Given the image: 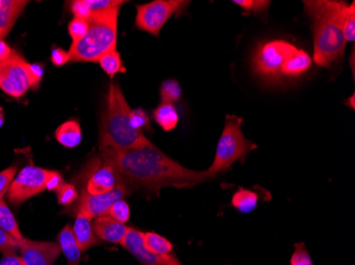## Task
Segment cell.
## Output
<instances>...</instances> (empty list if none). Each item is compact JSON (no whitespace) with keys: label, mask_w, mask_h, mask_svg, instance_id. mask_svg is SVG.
<instances>
[{"label":"cell","mask_w":355,"mask_h":265,"mask_svg":"<svg viewBox=\"0 0 355 265\" xmlns=\"http://www.w3.org/2000/svg\"><path fill=\"white\" fill-rule=\"evenodd\" d=\"M298 48L283 39H273L257 46L252 57V68L255 75L268 82L282 79V67Z\"/></svg>","instance_id":"8992f818"},{"label":"cell","mask_w":355,"mask_h":265,"mask_svg":"<svg viewBox=\"0 0 355 265\" xmlns=\"http://www.w3.org/2000/svg\"><path fill=\"white\" fill-rule=\"evenodd\" d=\"M0 265H25L21 257L16 254L3 255L0 259Z\"/></svg>","instance_id":"f35d334b"},{"label":"cell","mask_w":355,"mask_h":265,"mask_svg":"<svg viewBox=\"0 0 355 265\" xmlns=\"http://www.w3.org/2000/svg\"><path fill=\"white\" fill-rule=\"evenodd\" d=\"M53 171L27 165L14 177L8 191V199L13 205H21L46 190V184Z\"/></svg>","instance_id":"ba28073f"},{"label":"cell","mask_w":355,"mask_h":265,"mask_svg":"<svg viewBox=\"0 0 355 265\" xmlns=\"http://www.w3.org/2000/svg\"><path fill=\"white\" fill-rule=\"evenodd\" d=\"M107 214L123 224H127L128 221L130 220V207L125 200L117 201Z\"/></svg>","instance_id":"484cf974"},{"label":"cell","mask_w":355,"mask_h":265,"mask_svg":"<svg viewBox=\"0 0 355 265\" xmlns=\"http://www.w3.org/2000/svg\"><path fill=\"white\" fill-rule=\"evenodd\" d=\"M28 3L25 0H0V39L8 37Z\"/></svg>","instance_id":"9a60e30c"},{"label":"cell","mask_w":355,"mask_h":265,"mask_svg":"<svg viewBox=\"0 0 355 265\" xmlns=\"http://www.w3.org/2000/svg\"><path fill=\"white\" fill-rule=\"evenodd\" d=\"M55 139L60 145L69 149L79 145L83 140V131L79 122L76 120H69L62 123L55 131Z\"/></svg>","instance_id":"ac0fdd59"},{"label":"cell","mask_w":355,"mask_h":265,"mask_svg":"<svg viewBox=\"0 0 355 265\" xmlns=\"http://www.w3.org/2000/svg\"><path fill=\"white\" fill-rule=\"evenodd\" d=\"M89 24L87 19L75 17L69 25V33L73 39V43L83 39L89 31Z\"/></svg>","instance_id":"f1b7e54d"},{"label":"cell","mask_w":355,"mask_h":265,"mask_svg":"<svg viewBox=\"0 0 355 265\" xmlns=\"http://www.w3.org/2000/svg\"><path fill=\"white\" fill-rule=\"evenodd\" d=\"M12 53L13 49L3 39H0V62L7 61Z\"/></svg>","instance_id":"ab89813d"},{"label":"cell","mask_w":355,"mask_h":265,"mask_svg":"<svg viewBox=\"0 0 355 265\" xmlns=\"http://www.w3.org/2000/svg\"><path fill=\"white\" fill-rule=\"evenodd\" d=\"M314 32V61L321 67H330L344 57L346 48L344 27L349 5L345 1L317 0L304 1Z\"/></svg>","instance_id":"7a4b0ae2"},{"label":"cell","mask_w":355,"mask_h":265,"mask_svg":"<svg viewBox=\"0 0 355 265\" xmlns=\"http://www.w3.org/2000/svg\"><path fill=\"white\" fill-rule=\"evenodd\" d=\"M119 9L121 8L97 12L87 19L89 31L83 39L71 44L69 51V62L98 63L103 55L116 49Z\"/></svg>","instance_id":"277c9868"},{"label":"cell","mask_w":355,"mask_h":265,"mask_svg":"<svg viewBox=\"0 0 355 265\" xmlns=\"http://www.w3.org/2000/svg\"><path fill=\"white\" fill-rule=\"evenodd\" d=\"M101 159L113 165L130 188L137 187L153 193L165 187L191 188L214 179L207 171L185 168L153 143L132 150L101 149Z\"/></svg>","instance_id":"6da1fadb"},{"label":"cell","mask_w":355,"mask_h":265,"mask_svg":"<svg viewBox=\"0 0 355 265\" xmlns=\"http://www.w3.org/2000/svg\"><path fill=\"white\" fill-rule=\"evenodd\" d=\"M130 227L110 217L109 214L101 215L94 219L93 229L96 237L99 240L113 244H121Z\"/></svg>","instance_id":"5bb4252c"},{"label":"cell","mask_w":355,"mask_h":265,"mask_svg":"<svg viewBox=\"0 0 355 265\" xmlns=\"http://www.w3.org/2000/svg\"><path fill=\"white\" fill-rule=\"evenodd\" d=\"M60 248L67 258L69 265H79L81 260V250L73 236V227L67 225L58 236Z\"/></svg>","instance_id":"e0dca14e"},{"label":"cell","mask_w":355,"mask_h":265,"mask_svg":"<svg viewBox=\"0 0 355 265\" xmlns=\"http://www.w3.org/2000/svg\"><path fill=\"white\" fill-rule=\"evenodd\" d=\"M19 250V242L0 227V253L3 255L16 254Z\"/></svg>","instance_id":"1f68e13d"},{"label":"cell","mask_w":355,"mask_h":265,"mask_svg":"<svg viewBox=\"0 0 355 265\" xmlns=\"http://www.w3.org/2000/svg\"><path fill=\"white\" fill-rule=\"evenodd\" d=\"M71 10L77 19H87V21L92 16L85 5V0H75L71 3Z\"/></svg>","instance_id":"d590c367"},{"label":"cell","mask_w":355,"mask_h":265,"mask_svg":"<svg viewBox=\"0 0 355 265\" xmlns=\"http://www.w3.org/2000/svg\"><path fill=\"white\" fill-rule=\"evenodd\" d=\"M98 63L105 73L111 77H114L115 75L121 73V71H125V69L123 68L121 53L117 51V49L105 53L99 59Z\"/></svg>","instance_id":"cb8c5ba5"},{"label":"cell","mask_w":355,"mask_h":265,"mask_svg":"<svg viewBox=\"0 0 355 265\" xmlns=\"http://www.w3.org/2000/svg\"><path fill=\"white\" fill-rule=\"evenodd\" d=\"M63 179L62 175L60 174L57 171H53L51 176L48 179L47 184H46V190L48 191H55L57 192L58 189L63 184Z\"/></svg>","instance_id":"74e56055"},{"label":"cell","mask_w":355,"mask_h":265,"mask_svg":"<svg viewBox=\"0 0 355 265\" xmlns=\"http://www.w3.org/2000/svg\"><path fill=\"white\" fill-rule=\"evenodd\" d=\"M16 174H17L16 165H12L0 172V200H3V195L9 191L10 186H11Z\"/></svg>","instance_id":"836d02e7"},{"label":"cell","mask_w":355,"mask_h":265,"mask_svg":"<svg viewBox=\"0 0 355 265\" xmlns=\"http://www.w3.org/2000/svg\"><path fill=\"white\" fill-rule=\"evenodd\" d=\"M92 219L85 213L78 212L73 226V236L79 245L81 252L89 250L94 245L99 244L98 238L94 232Z\"/></svg>","instance_id":"2e32d148"},{"label":"cell","mask_w":355,"mask_h":265,"mask_svg":"<svg viewBox=\"0 0 355 265\" xmlns=\"http://www.w3.org/2000/svg\"><path fill=\"white\" fill-rule=\"evenodd\" d=\"M58 203L63 206L71 204L78 199V191L73 185L63 183L57 190Z\"/></svg>","instance_id":"83f0119b"},{"label":"cell","mask_w":355,"mask_h":265,"mask_svg":"<svg viewBox=\"0 0 355 265\" xmlns=\"http://www.w3.org/2000/svg\"><path fill=\"white\" fill-rule=\"evenodd\" d=\"M119 176L113 165L101 161V165H97L87 179L85 192L89 195H99L113 190L119 184Z\"/></svg>","instance_id":"4fadbf2b"},{"label":"cell","mask_w":355,"mask_h":265,"mask_svg":"<svg viewBox=\"0 0 355 265\" xmlns=\"http://www.w3.org/2000/svg\"><path fill=\"white\" fill-rule=\"evenodd\" d=\"M28 63L29 62L15 49L7 61L0 62V89L3 93L19 99L31 89Z\"/></svg>","instance_id":"9c48e42d"},{"label":"cell","mask_w":355,"mask_h":265,"mask_svg":"<svg viewBox=\"0 0 355 265\" xmlns=\"http://www.w3.org/2000/svg\"><path fill=\"white\" fill-rule=\"evenodd\" d=\"M241 123L243 119L237 116L228 115L225 117L223 134L217 145L214 161L207 170V174L215 177L219 173L230 170L237 161L245 163L249 153L257 149V145L243 134Z\"/></svg>","instance_id":"5b68a950"},{"label":"cell","mask_w":355,"mask_h":265,"mask_svg":"<svg viewBox=\"0 0 355 265\" xmlns=\"http://www.w3.org/2000/svg\"><path fill=\"white\" fill-rule=\"evenodd\" d=\"M189 1L183 0H155L137 7L135 26L141 31L159 37V32L171 16L185 11Z\"/></svg>","instance_id":"52a82bcc"},{"label":"cell","mask_w":355,"mask_h":265,"mask_svg":"<svg viewBox=\"0 0 355 265\" xmlns=\"http://www.w3.org/2000/svg\"><path fill=\"white\" fill-rule=\"evenodd\" d=\"M131 111L119 85H110L99 131L101 149L125 151L151 145L143 131L132 129Z\"/></svg>","instance_id":"3957f363"},{"label":"cell","mask_w":355,"mask_h":265,"mask_svg":"<svg viewBox=\"0 0 355 265\" xmlns=\"http://www.w3.org/2000/svg\"><path fill=\"white\" fill-rule=\"evenodd\" d=\"M175 265H182V263H181L180 261H178V262L175 263Z\"/></svg>","instance_id":"b9f144b4"},{"label":"cell","mask_w":355,"mask_h":265,"mask_svg":"<svg viewBox=\"0 0 355 265\" xmlns=\"http://www.w3.org/2000/svg\"><path fill=\"white\" fill-rule=\"evenodd\" d=\"M3 123H5V113H3V109L0 107V127H3Z\"/></svg>","instance_id":"60d3db41"},{"label":"cell","mask_w":355,"mask_h":265,"mask_svg":"<svg viewBox=\"0 0 355 265\" xmlns=\"http://www.w3.org/2000/svg\"><path fill=\"white\" fill-rule=\"evenodd\" d=\"M143 231L130 227L123 239V245L128 252L130 253L137 261L143 265H175L178 262V258L175 255L167 256H157L147 250L144 244Z\"/></svg>","instance_id":"7c38bea8"},{"label":"cell","mask_w":355,"mask_h":265,"mask_svg":"<svg viewBox=\"0 0 355 265\" xmlns=\"http://www.w3.org/2000/svg\"><path fill=\"white\" fill-rule=\"evenodd\" d=\"M144 244L147 250L157 256H167L173 254V246L171 241L155 232H144Z\"/></svg>","instance_id":"44dd1931"},{"label":"cell","mask_w":355,"mask_h":265,"mask_svg":"<svg viewBox=\"0 0 355 265\" xmlns=\"http://www.w3.org/2000/svg\"><path fill=\"white\" fill-rule=\"evenodd\" d=\"M233 3L243 8L247 13H264L268 9L270 1H262V0H234Z\"/></svg>","instance_id":"f546056e"},{"label":"cell","mask_w":355,"mask_h":265,"mask_svg":"<svg viewBox=\"0 0 355 265\" xmlns=\"http://www.w3.org/2000/svg\"><path fill=\"white\" fill-rule=\"evenodd\" d=\"M289 263L291 265H314L310 253L303 243L295 244V252Z\"/></svg>","instance_id":"4dcf8cb0"},{"label":"cell","mask_w":355,"mask_h":265,"mask_svg":"<svg viewBox=\"0 0 355 265\" xmlns=\"http://www.w3.org/2000/svg\"><path fill=\"white\" fill-rule=\"evenodd\" d=\"M257 202H259V197L257 193L248 189H239L232 197L233 207L245 214L252 212L257 208Z\"/></svg>","instance_id":"603a6c76"},{"label":"cell","mask_w":355,"mask_h":265,"mask_svg":"<svg viewBox=\"0 0 355 265\" xmlns=\"http://www.w3.org/2000/svg\"><path fill=\"white\" fill-rule=\"evenodd\" d=\"M181 95H182L181 85L175 80L165 81L159 91L161 101L162 103H168V104H173L180 100Z\"/></svg>","instance_id":"d4e9b609"},{"label":"cell","mask_w":355,"mask_h":265,"mask_svg":"<svg viewBox=\"0 0 355 265\" xmlns=\"http://www.w3.org/2000/svg\"><path fill=\"white\" fill-rule=\"evenodd\" d=\"M51 60L53 65L60 67V66L69 63V55L67 51H64L62 48H53V51H51Z\"/></svg>","instance_id":"8d00e7d4"},{"label":"cell","mask_w":355,"mask_h":265,"mask_svg":"<svg viewBox=\"0 0 355 265\" xmlns=\"http://www.w3.org/2000/svg\"><path fill=\"white\" fill-rule=\"evenodd\" d=\"M0 227L7 231L8 234L11 235L16 241L25 239L13 212L3 200H0Z\"/></svg>","instance_id":"7402d4cb"},{"label":"cell","mask_w":355,"mask_h":265,"mask_svg":"<svg viewBox=\"0 0 355 265\" xmlns=\"http://www.w3.org/2000/svg\"><path fill=\"white\" fill-rule=\"evenodd\" d=\"M130 123L132 129L137 131H151L150 120L146 111L143 109H132L130 115Z\"/></svg>","instance_id":"4316f807"},{"label":"cell","mask_w":355,"mask_h":265,"mask_svg":"<svg viewBox=\"0 0 355 265\" xmlns=\"http://www.w3.org/2000/svg\"><path fill=\"white\" fill-rule=\"evenodd\" d=\"M28 77L30 80V85L32 89H37L41 84L44 77V67L41 64L28 63Z\"/></svg>","instance_id":"e575fe53"},{"label":"cell","mask_w":355,"mask_h":265,"mask_svg":"<svg viewBox=\"0 0 355 265\" xmlns=\"http://www.w3.org/2000/svg\"><path fill=\"white\" fill-rule=\"evenodd\" d=\"M153 118L165 131H173L179 122V115L175 105L168 103H161L153 111Z\"/></svg>","instance_id":"ffe728a7"},{"label":"cell","mask_w":355,"mask_h":265,"mask_svg":"<svg viewBox=\"0 0 355 265\" xmlns=\"http://www.w3.org/2000/svg\"><path fill=\"white\" fill-rule=\"evenodd\" d=\"M312 66V59L308 53L298 49L296 53L285 61L282 67L283 77H296L308 71Z\"/></svg>","instance_id":"d6986e66"},{"label":"cell","mask_w":355,"mask_h":265,"mask_svg":"<svg viewBox=\"0 0 355 265\" xmlns=\"http://www.w3.org/2000/svg\"><path fill=\"white\" fill-rule=\"evenodd\" d=\"M17 242L25 265H53L61 254L59 243L26 238Z\"/></svg>","instance_id":"8fae6325"},{"label":"cell","mask_w":355,"mask_h":265,"mask_svg":"<svg viewBox=\"0 0 355 265\" xmlns=\"http://www.w3.org/2000/svg\"><path fill=\"white\" fill-rule=\"evenodd\" d=\"M345 39L346 42H354L355 39V5H349L348 13L345 19L344 27Z\"/></svg>","instance_id":"d6a6232c"},{"label":"cell","mask_w":355,"mask_h":265,"mask_svg":"<svg viewBox=\"0 0 355 265\" xmlns=\"http://www.w3.org/2000/svg\"><path fill=\"white\" fill-rule=\"evenodd\" d=\"M131 188L125 184L123 179H119V184L113 190L99 195H89L83 192L78 205V212L85 213L89 219H96L101 215L107 214L110 208L117 201L123 200L130 194Z\"/></svg>","instance_id":"30bf717a"}]
</instances>
